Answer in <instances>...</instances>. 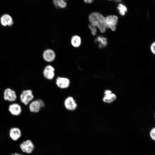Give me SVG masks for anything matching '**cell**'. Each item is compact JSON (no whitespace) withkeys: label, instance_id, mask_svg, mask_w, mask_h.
Listing matches in <instances>:
<instances>
[{"label":"cell","instance_id":"d6986e66","mask_svg":"<svg viewBox=\"0 0 155 155\" xmlns=\"http://www.w3.org/2000/svg\"><path fill=\"white\" fill-rule=\"evenodd\" d=\"M88 27L91 31L92 34L93 35H95L97 32V27L93 24L90 23L88 25Z\"/></svg>","mask_w":155,"mask_h":155},{"label":"cell","instance_id":"e0dca14e","mask_svg":"<svg viewBox=\"0 0 155 155\" xmlns=\"http://www.w3.org/2000/svg\"><path fill=\"white\" fill-rule=\"evenodd\" d=\"M53 3L56 7L64 8L67 5L65 0H53Z\"/></svg>","mask_w":155,"mask_h":155},{"label":"cell","instance_id":"7a4b0ae2","mask_svg":"<svg viewBox=\"0 0 155 155\" xmlns=\"http://www.w3.org/2000/svg\"><path fill=\"white\" fill-rule=\"evenodd\" d=\"M105 21L106 27L110 28L113 31H115L118 21V18L116 16H108L105 18Z\"/></svg>","mask_w":155,"mask_h":155},{"label":"cell","instance_id":"484cf974","mask_svg":"<svg viewBox=\"0 0 155 155\" xmlns=\"http://www.w3.org/2000/svg\"><path fill=\"white\" fill-rule=\"evenodd\" d=\"M116 1H120L121 0H116Z\"/></svg>","mask_w":155,"mask_h":155},{"label":"cell","instance_id":"8992f818","mask_svg":"<svg viewBox=\"0 0 155 155\" xmlns=\"http://www.w3.org/2000/svg\"><path fill=\"white\" fill-rule=\"evenodd\" d=\"M64 104L66 108L68 110L73 111L77 108V104L72 97L67 98L65 100Z\"/></svg>","mask_w":155,"mask_h":155},{"label":"cell","instance_id":"277c9868","mask_svg":"<svg viewBox=\"0 0 155 155\" xmlns=\"http://www.w3.org/2000/svg\"><path fill=\"white\" fill-rule=\"evenodd\" d=\"M20 148L23 152L29 154L32 152L34 147L32 141L28 140L22 143Z\"/></svg>","mask_w":155,"mask_h":155},{"label":"cell","instance_id":"52a82bcc","mask_svg":"<svg viewBox=\"0 0 155 155\" xmlns=\"http://www.w3.org/2000/svg\"><path fill=\"white\" fill-rule=\"evenodd\" d=\"M55 69L51 65H48L46 67L44 70L43 74L44 77L49 80L53 79L55 75Z\"/></svg>","mask_w":155,"mask_h":155},{"label":"cell","instance_id":"44dd1931","mask_svg":"<svg viewBox=\"0 0 155 155\" xmlns=\"http://www.w3.org/2000/svg\"><path fill=\"white\" fill-rule=\"evenodd\" d=\"M155 42H154L151 44L150 47L151 50L152 52L154 54H155Z\"/></svg>","mask_w":155,"mask_h":155},{"label":"cell","instance_id":"7402d4cb","mask_svg":"<svg viewBox=\"0 0 155 155\" xmlns=\"http://www.w3.org/2000/svg\"><path fill=\"white\" fill-rule=\"evenodd\" d=\"M40 107H42L44 106V104L42 100H38Z\"/></svg>","mask_w":155,"mask_h":155},{"label":"cell","instance_id":"5bb4252c","mask_svg":"<svg viewBox=\"0 0 155 155\" xmlns=\"http://www.w3.org/2000/svg\"><path fill=\"white\" fill-rule=\"evenodd\" d=\"M40 106L38 100L34 101L30 104V109L31 112L37 113L40 110Z\"/></svg>","mask_w":155,"mask_h":155},{"label":"cell","instance_id":"6da1fadb","mask_svg":"<svg viewBox=\"0 0 155 155\" xmlns=\"http://www.w3.org/2000/svg\"><path fill=\"white\" fill-rule=\"evenodd\" d=\"M89 20L90 23L98 27L101 32H105V18L102 14L97 12L92 13L89 15Z\"/></svg>","mask_w":155,"mask_h":155},{"label":"cell","instance_id":"2e32d148","mask_svg":"<svg viewBox=\"0 0 155 155\" xmlns=\"http://www.w3.org/2000/svg\"><path fill=\"white\" fill-rule=\"evenodd\" d=\"M96 42L99 43V46L100 48H102L106 46L107 44V39L106 38L102 36H98L95 40Z\"/></svg>","mask_w":155,"mask_h":155},{"label":"cell","instance_id":"9c48e42d","mask_svg":"<svg viewBox=\"0 0 155 155\" xmlns=\"http://www.w3.org/2000/svg\"><path fill=\"white\" fill-rule=\"evenodd\" d=\"M57 86L61 88H66L69 85L70 82L69 79L63 77H58L56 79Z\"/></svg>","mask_w":155,"mask_h":155},{"label":"cell","instance_id":"ffe728a7","mask_svg":"<svg viewBox=\"0 0 155 155\" xmlns=\"http://www.w3.org/2000/svg\"><path fill=\"white\" fill-rule=\"evenodd\" d=\"M150 135L151 139L153 140H155V128L154 127L152 129L150 130Z\"/></svg>","mask_w":155,"mask_h":155},{"label":"cell","instance_id":"7c38bea8","mask_svg":"<svg viewBox=\"0 0 155 155\" xmlns=\"http://www.w3.org/2000/svg\"><path fill=\"white\" fill-rule=\"evenodd\" d=\"M9 135L10 137L13 140L16 141L21 137L20 130L18 128H12L10 130Z\"/></svg>","mask_w":155,"mask_h":155},{"label":"cell","instance_id":"ac0fdd59","mask_svg":"<svg viewBox=\"0 0 155 155\" xmlns=\"http://www.w3.org/2000/svg\"><path fill=\"white\" fill-rule=\"evenodd\" d=\"M118 9L119 10L120 14L122 16H124L127 10L126 7L124 5L121 4H119L118 5Z\"/></svg>","mask_w":155,"mask_h":155},{"label":"cell","instance_id":"cb8c5ba5","mask_svg":"<svg viewBox=\"0 0 155 155\" xmlns=\"http://www.w3.org/2000/svg\"><path fill=\"white\" fill-rule=\"evenodd\" d=\"M94 0H84V2L86 3H92Z\"/></svg>","mask_w":155,"mask_h":155},{"label":"cell","instance_id":"5b68a950","mask_svg":"<svg viewBox=\"0 0 155 155\" xmlns=\"http://www.w3.org/2000/svg\"><path fill=\"white\" fill-rule=\"evenodd\" d=\"M17 98L15 92L11 89L7 88L5 90L4 92V98L5 100L13 101Z\"/></svg>","mask_w":155,"mask_h":155},{"label":"cell","instance_id":"9a60e30c","mask_svg":"<svg viewBox=\"0 0 155 155\" xmlns=\"http://www.w3.org/2000/svg\"><path fill=\"white\" fill-rule=\"evenodd\" d=\"M71 43L72 45L74 47H79L81 43V38L78 35L73 36L71 39Z\"/></svg>","mask_w":155,"mask_h":155},{"label":"cell","instance_id":"ba28073f","mask_svg":"<svg viewBox=\"0 0 155 155\" xmlns=\"http://www.w3.org/2000/svg\"><path fill=\"white\" fill-rule=\"evenodd\" d=\"M43 57L44 60L47 62H51L55 59V55L54 52L51 49L45 50L43 53Z\"/></svg>","mask_w":155,"mask_h":155},{"label":"cell","instance_id":"4fadbf2b","mask_svg":"<svg viewBox=\"0 0 155 155\" xmlns=\"http://www.w3.org/2000/svg\"><path fill=\"white\" fill-rule=\"evenodd\" d=\"M116 98V95L112 93L109 94L104 95L102 100L105 103H111L115 100Z\"/></svg>","mask_w":155,"mask_h":155},{"label":"cell","instance_id":"30bf717a","mask_svg":"<svg viewBox=\"0 0 155 155\" xmlns=\"http://www.w3.org/2000/svg\"><path fill=\"white\" fill-rule=\"evenodd\" d=\"M0 22L1 24L4 26H11L13 23L12 18L8 14L3 15L1 18Z\"/></svg>","mask_w":155,"mask_h":155},{"label":"cell","instance_id":"603a6c76","mask_svg":"<svg viewBox=\"0 0 155 155\" xmlns=\"http://www.w3.org/2000/svg\"><path fill=\"white\" fill-rule=\"evenodd\" d=\"M112 93V92L109 90H106L104 92V95L109 94Z\"/></svg>","mask_w":155,"mask_h":155},{"label":"cell","instance_id":"3957f363","mask_svg":"<svg viewBox=\"0 0 155 155\" xmlns=\"http://www.w3.org/2000/svg\"><path fill=\"white\" fill-rule=\"evenodd\" d=\"M33 98L34 96L32 92L30 90L23 91L20 96L21 102L25 105H27Z\"/></svg>","mask_w":155,"mask_h":155},{"label":"cell","instance_id":"d4e9b609","mask_svg":"<svg viewBox=\"0 0 155 155\" xmlns=\"http://www.w3.org/2000/svg\"><path fill=\"white\" fill-rule=\"evenodd\" d=\"M11 155H22L20 154H19L17 153H15L13 154H11Z\"/></svg>","mask_w":155,"mask_h":155},{"label":"cell","instance_id":"8fae6325","mask_svg":"<svg viewBox=\"0 0 155 155\" xmlns=\"http://www.w3.org/2000/svg\"><path fill=\"white\" fill-rule=\"evenodd\" d=\"M9 110L12 115L16 116L19 115L22 111L20 106L17 103L10 105L9 106Z\"/></svg>","mask_w":155,"mask_h":155}]
</instances>
